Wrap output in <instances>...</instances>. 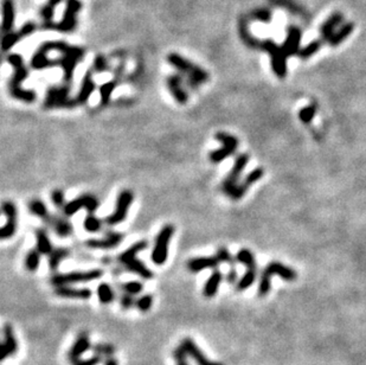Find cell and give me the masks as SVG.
Segmentation results:
<instances>
[{
	"mask_svg": "<svg viewBox=\"0 0 366 365\" xmlns=\"http://www.w3.org/2000/svg\"><path fill=\"white\" fill-rule=\"evenodd\" d=\"M7 59L8 63H11L14 68V74L12 79H11L10 84H8V90H10L11 96L25 103L34 102L37 97L36 93L33 90H25V89L22 88V83L28 77V69L23 63L22 57L18 56V55H11V56H8Z\"/></svg>",
	"mask_w": 366,
	"mask_h": 365,
	"instance_id": "cell-1",
	"label": "cell"
},
{
	"mask_svg": "<svg viewBox=\"0 0 366 365\" xmlns=\"http://www.w3.org/2000/svg\"><path fill=\"white\" fill-rule=\"evenodd\" d=\"M147 246H148V243L146 241H139V242L134 243L133 246H131L127 251L121 253L119 255V262L123 267H126L129 272L139 275L140 278L145 279V280H149V279L153 278V272L145 263L138 260L137 257V255L140 252L145 251Z\"/></svg>",
	"mask_w": 366,
	"mask_h": 365,
	"instance_id": "cell-2",
	"label": "cell"
},
{
	"mask_svg": "<svg viewBox=\"0 0 366 365\" xmlns=\"http://www.w3.org/2000/svg\"><path fill=\"white\" fill-rule=\"evenodd\" d=\"M248 162H249V156L246 153H242L240 156H237L233 164L231 171L227 173L225 179L222 183V191L224 192V195H226L227 197L231 198V199H240V194H238V188H240V178L241 173L243 171L244 168L247 166Z\"/></svg>",
	"mask_w": 366,
	"mask_h": 365,
	"instance_id": "cell-3",
	"label": "cell"
},
{
	"mask_svg": "<svg viewBox=\"0 0 366 365\" xmlns=\"http://www.w3.org/2000/svg\"><path fill=\"white\" fill-rule=\"evenodd\" d=\"M232 256L226 248H221L212 256L193 257L187 262V269L191 273H200L206 269L217 268L221 263H231Z\"/></svg>",
	"mask_w": 366,
	"mask_h": 365,
	"instance_id": "cell-4",
	"label": "cell"
},
{
	"mask_svg": "<svg viewBox=\"0 0 366 365\" xmlns=\"http://www.w3.org/2000/svg\"><path fill=\"white\" fill-rule=\"evenodd\" d=\"M169 62L171 63L173 67H175L178 70H180L181 73L186 74L189 77V84L192 88L198 87L201 83L206 82L209 76L203 69L196 67L195 64H192L191 62H189L187 59L183 58V57L178 56V55H171L169 57Z\"/></svg>",
	"mask_w": 366,
	"mask_h": 365,
	"instance_id": "cell-5",
	"label": "cell"
},
{
	"mask_svg": "<svg viewBox=\"0 0 366 365\" xmlns=\"http://www.w3.org/2000/svg\"><path fill=\"white\" fill-rule=\"evenodd\" d=\"M174 235V226L172 224H166L160 229L159 234L157 235L155 242L152 251L151 258L154 264L161 266L166 262L169 256V244Z\"/></svg>",
	"mask_w": 366,
	"mask_h": 365,
	"instance_id": "cell-6",
	"label": "cell"
},
{
	"mask_svg": "<svg viewBox=\"0 0 366 365\" xmlns=\"http://www.w3.org/2000/svg\"><path fill=\"white\" fill-rule=\"evenodd\" d=\"M103 272L101 269H90L85 272H70L63 273V274H56L51 278L50 282L55 287L59 286H69L73 283L80 282H90V281L99 280L102 278Z\"/></svg>",
	"mask_w": 366,
	"mask_h": 365,
	"instance_id": "cell-7",
	"label": "cell"
},
{
	"mask_svg": "<svg viewBox=\"0 0 366 365\" xmlns=\"http://www.w3.org/2000/svg\"><path fill=\"white\" fill-rule=\"evenodd\" d=\"M215 139L222 142V147L211 151L209 153V160L215 165L220 164L222 162L232 156L238 148V139L236 137L231 136L229 133H224V132H218L216 133Z\"/></svg>",
	"mask_w": 366,
	"mask_h": 365,
	"instance_id": "cell-8",
	"label": "cell"
},
{
	"mask_svg": "<svg viewBox=\"0 0 366 365\" xmlns=\"http://www.w3.org/2000/svg\"><path fill=\"white\" fill-rule=\"evenodd\" d=\"M75 101L70 96V87L63 85V87H51L48 89L47 95L44 99L45 109L55 108H74Z\"/></svg>",
	"mask_w": 366,
	"mask_h": 365,
	"instance_id": "cell-9",
	"label": "cell"
},
{
	"mask_svg": "<svg viewBox=\"0 0 366 365\" xmlns=\"http://www.w3.org/2000/svg\"><path fill=\"white\" fill-rule=\"evenodd\" d=\"M275 274L280 275V277L283 279V280H287V281H293L296 279V273L292 271L290 268H288V267L282 266V264L279 262L270 263L269 266H267L266 268H264L263 273H262L260 288H258V294L262 295V297L266 295L267 293L269 292L270 278Z\"/></svg>",
	"mask_w": 366,
	"mask_h": 365,
	"instance_id": "cell-10",
	"label": "cell"
},
{
	"mask_svg": "<svg viewBox=\"0 0 366 365\" xmlns=\"http://www.w3.org/2000/svg\"><path fill=\"white\" fill-rule=\"evenodd\" d=\"M133 200H134L133 192H132L131 190H122L116 198V203H115L114 211L106 218V223L111 226L117 225V224L122 223L123 221L127 218L128 210L129 208H131Z\"/></svg>",
	"mask_w": 366,
	"mask_h": 365,
	"instance_id": "cell-11",
	"label": "cell"
},
{
	"mask_svg": "<svg viewBox=\"0 0 366 365\" xmlns=\"http://www.w3.org/2000/svg\"><path fill=\"white\" fill-rule=\"evenodd\" d=\"M99 208V198L91 194H85L65 204L64 208H63V214H64L65 217H71L76 212H79L81 209H85L88 214H95V211Z\"/></svg>",
	"mask_w": 366,
	"mask_h": 365,
	"instance_id": "cell-12",
	"label": "cell"
},
{
	"mask_svg": "<svg viewBox=\"0 0 366 365\" xmlns=\"http://www.w3.org/2000/svg\"><path fill=\"white\" fill-rule=\"evenodd\" d=\"M262 48L268 51L272 57V67L273 70L279 77H284L287 74V64H286V54L283 53L282 48L278 47L275 43L268 39V41L262 43Z\"/></svg>",
	"mask_w": 366,
	"mask_h": 365,
	"instance_id": "cell-13",
	"label": "cell"
},
{
	"mask_svg": "<svg viewBox=\"0 0 366 365\" xmlns=\"http://www.w3.org/2000/svg\"><path fill=\"white\" fill-rule=\"evenodd\" d=\"M2 214L6 217V223L0 229V238L1 240H7L14 236L17 231V221H18V211L17 206L12 202L6 200L1 205Z\"/></svg>",
	"mask_w": 366,
	"mask_h": 365,
	"instance_id": "cell-14",
	"label": "cell"
},
{
	"mask_svg": "<svg viewBox=\"0 0 366 365\" xmlns=\"http://www.w3.org/2000/svg\"><path fill=\"white\" fill-rule=\"evenodd\" d=\"M123 235L116 231H108L101 238H89L85 241V246L90 249H100V251H108L117 247L122 242Z\"/></svg>",
	"mask_w": 366,
	"mask_h": 365,
	"instance_id": "cell-15",
	"label": "cell"
},
{
	"mask_svg": "<svg viewBox=\"0 0 366 365\" xmlns=\"http://www.w3.org/2000/svg\"><path fill=\"white\" fill-rule=\"evenodd\" d=\"M180 346L183 347V350L186 352V355L196 362L197 365H223L222 363H217V362H212L210 361V359H207L192 339H184V340L181 341Z\"/></svg>",
	"mask_w": 366,
	"mask_h": 365,
	"instance_id": "cell-16",
	"label": "cell"
},
{
	"mask_svg": "<svg viewBox=\"0 0 366 365\" xmlns=\"http://www.w3.org/2000/svg\"><path fill=\"white\" fill-rule=\"evenodd\" d=\"M167 88L173 99L180 105H185L189 101V94L183 85V79L179 75H172L167 79Z\"/></svg>",
	"mask_w": 366,
	"mask_h": 365,
	"instance_id": "cell-17",
	"label": "cell"
},
{
	"mask_svg": "<svg viewBox=\"0 0 366 365\" xmlns=\"http://www.w3.org/2000/svg\"><path fill=\"white\" fill-rule=\"evenodd\" d=\"M300 42H301V30L296 27H290L288 28L287 38L282 45V50L286 54V56L298 54L300 51Z\"/></svg>",
	"mask_w": 366,
	"mask_h": 365,
	"instance_id": "cell-18",
	"label": "cell"
},
{
	"mask_svg": "<svg viewBox=\"0 0 366 365\" xmlns=\"http://www.w3.org/2000/svg\"><path fill=\"white\" fill-rule=\"evenodd\" d=\"M2 332H4L5 339L1 343L0 351H1V361H4L5 358L10 357L13 353H16L17 349H18V344H17L16 338H14L12 326L10 324L5 325Z\"/></svg>",
	"mask_w": 366,
	"mask_h": 365,
	"instance_id": "cell-19",
	"label": "cell"
},
{
	"mask_svg": "<svg viewBox=\"0 0 366 365\" xmlns=\"http://www.w3.org/2000/svg\"><path fill=\"white\" fill-rule=\"evenodd\" d=\"M56 295L65 299H79V300H88L93 295V292L89 288H74L69 286H59L55 289Z\"/></svg>",
	"mask_w": 366,
	"mask_h": 365,
	"instance_id": "cell-20",
	"label": "cell"
},
{
	"mask_svg": "<svg viewBox=\"0 0 366 365\" xmlns=\"http://www.w3.org/2000/svg\"><path fill=\"white\" fill-rule=\"evenodd\" d=\"M94 90H95V83L93 81V79H91L90 73H87L85 74L84 79H83L82 84H81L79 94L76 95V97H74L75 106L84 105L85 102H88L89 97L91 96V94L94 93Z\"/></svg>",
	"mask_w": 366,
	"mask_h": 365,
	"instance_id": "cell-21",
	"label": "cell"
},
{
	"mask_svg": "<svg viewBox=\"0 0 366 365\" xmlns=\"http://www.w3.org/2000/svg\"><path fill=\"white\" fill-rule=\"evenodd\" d=\"M48 224H50L53 226L55 234L59 237H68L70 236L71 234L74 232V226L71 224L70 221H68L67 218L64 217H51L50 222Z\"/></svg>",
	"mask_w": 366,
	"mask_h": 365,
	"instance_id": "cell-22",
	"label": "cell"
},
{
	"mask_svg": "<svg viewBox=\"0 0 366 365\" xmlns=\"http://www.w3.org/2000/svg\"><path fill=\"white\" fill-rule=\"evenodd\" d=\"M344 21V16L341 13L337 12L333 13L330 18L327 19L326 22L322 24L321 28H320V32H321V39L324 42H328V39L331 38V36L334 33V28H336L338 25Z\"/></svg>",
	"mask_w": 366,
	"mask_h": 365,
	"instance_id": "cell-23",
	"label": "cell"
},
{
	"mask_svg": "<svg viewBox=\"0 0 366 365\" xmlns=\"http://www.w3.org/2000/svg\"><path fill=\"white\" fill-rule=\"evenodd\" d=\"M36 249L42 255H50L54 252L53 243L45 229H38L36 231Z\"/></svg>",
	"mask_w": 366,
	"mask_h": 365,
	"instance_id": "cell-24",
	"label": "cell"
},
{
	"mask_svg": "<svg viewBox=\"0 0 366 365\" xmlns=\"http://www.w3.org/2000/svg\"><path fill=\"white\" fill-rule=\"evenodd\" d=\"M223 280V274L220 271H213L210 278L207 279L204 286V295L206 298H212L217 294L220 284Z\"/></svg>",
	"mask_w": 366,
	"mask_h": 365,
	"instance_id": "cell-25",
	"label": "cell"
},
{
	"mask_svg": "<svg viewBox=\"0 0 366 365\" xmlns=\"http://www.w3.org/2000/svg\"><path fill=\"white\" fill-rule=\"evenodd\" d=\"M28 212H30L31 215H33V216L40 218V220H43L44 222H47V223L50 222L51 217H53L50 214H49L47 205H45L44 202H43V200H40V199L31 200V202L28 204Z\"/></svg>",
	"mask_w": 366,
	"mask_h": 365,
	"instance_id": "cell-26",
	"label": "cell"
},
{
	"mask_svg": "<svg viewBox=\"0 0 366 365\" xmlns=\"http://www.w3.org/2000/svg\"><path fill=\"white\" fill-rule=\"evenodd\" d=\"M353 28L354 24L352 22L345 23V24L339 28V31H337V32H334L332 36H331V38L328 39V44H330L331 47H337V45H339L345 38H347V37L352 33Z\"/></svg>",
	"mask_w": 366,
	"mask_h": 365,
	"instance_id": "cell-27",
	"label": "cell"
},
{
	"mask_svg": "<svg viewBox=\"0 0 366 365\" xmlns=\"http://www.w3.org/2000/svg\"><path fill=\"white\" fill-rule=\"evenodd\" d=\"M89 349H90V341H89V338L87 336H81V337L75 341L73 347H71L70 352H69V358H70V361L80 358L81 356H82L85 351H88Z\"/></svg>",
	"mask_w": 366,
	"mask_h": 365,
	"instance_id": "cell-28",
	"label": "cell"
},
{
	"mask_svg": "<svg viewBox=\"0 0 366 365\" xmlns=\"http://www.w3.org/2000/svg\"><path fill=\"white\" fill-rule=\"evenodd\" d=\"M262 176H263V169L262 168H256L253 171L250 172L248 174L246 179L243 180V183L240 184V188H238V194H240V199L242 197L246 195V192L248 191V189L253 185V183H256L257 180H260Z\"/></svg>",
	"mask_w": 366,
	"mask_h": 365,
	"instance_id": "cell-29",
	"label": "cell"
},
{
	"mask_svg": "<svg viewBox=\"0 0 366 365\" xmlns=\"http://www.w3.org/2000/svg\"><path fill=\"white\" fill-rule=\"evenodd\" d=\"M70 255V251L68 248H56L49 255V267L53 271H56L59 264Z\"/></svg>",
	"mask_w": 366,
	"mask_h": 365,
	"instance_id": "cell-30",
	"label": "cell"
},
{
	"mask_svg": "<svg viewBox=\"0 0 366 365\" xmlns=\"http://www.w3.org/2000/svg\"><path fill=\"white\" fill-rule=\"evenodd\" d=\"M103 223L102 221L100 220L99 217L95 216L94 214H88L85 216L84 221H83V228L87 232H90V234H96L99 232L101 229H102Z\"/></svg>",
	"mask_w": 366,
	"mask_h": 365,
	"instance_id": "cell-31",
	"label": "cell"
},
{
	"mask_svg": "<svg viewBox=\"0 0 366 365\" xmlns=\"http://www.w3.org/2000/svg\"><path fill=\"white\" fill-rule=\"evenodd\" d=\"M97 297H99V300L101 304H111L112 301L114 300L115 298V293L113 291V288L111 287V284L102 282L99 284L97 287Z\"/></svg>",
	"mask_w": 366,
	"mask_h": 365,
	"instance_id": "cell-32",
	"label": "cell"
},
{
	"mask_svg": "<svg viewBox=\"0 0 366 365\" xmlns=\"http://www.w3.org/2000/svg\"><path fill=\"white\" fill-rule=\"evenodd\" d=\"M40 256H42V254H40L37 249H34V251H30L28 253L24 260V266H25V268H27V271L36 272L37 269L39 268L40 258H42Z\"/></svg>",
	"mask_w": 366,
	"mask_h": 365,
	"instance_id": "cell-33",
	"label": "cell"
},
{
	"mask_svg": "<svg viewBox=\"0 0 366 365\" xmlns=\"http://www.w3.org/2000/svg\"><path fill=\"white\" fill-rule=\"evenodd\" d=\"M324 43L325 42L322 41L321 38L315 39V41L310 42V44L306 45V47H305L304 49H301V50H300L298 53V55L300 57H301V58H304V59L310 58V57L313 56L314 54L318 53V51L320 50V48H321V45L324 44Z\"/></svg>",
	"mask_w": 366,
	"mask_h": 365,
	"instance_id": "cell-34",
	"label": "cell"
},
{
	"mask_svg": "<svg viewBox=\"0 0 366 365\" xmlns=\"http://www.w3.org/2000/svg\"><path fill=\"white\" fill-rule=\"evenodd\" d=\"M256 273H257V268H248L246 274L240 279L237 283V289L238 291H244V289L249 288L250 286L253 283L256 279Z\"/></svg>",
	"mask_w": 366,
	"mask_h": 365,
	"instance_id": "cell-35",
	"label": "cell"
},
{
	"mask_svg": "<svg viewBox=\"0 0 366 365\" xmlns=\"http://www.w3.org/2000/svg\"><path fill=\"white\" fill-rule=\"evenodd\" d=\"M236 261L244 264L247 268H257L253 253L248 251V249H242V251L238 252L237 255H236Z\"/></svg>",
	"mask_w": 366,
	"mask_h": 365,
	"instance_id": "cell-36",
	"label": "cell"
},
{
	"mask_svg": "<svg viewBox=\"0 0 366 365\" xmlns=\"http://www.w3.org/2000/svg\"><path fill=\"white\" fill-rule=\"evenodd\" d=\"M116 83L115 82H107L105 84L101 85L100 88V97H101V105L106 106L108 105L109 100H111L112 93L114 91Z\"/></svg>",
	"mask_w": 366,
	"mask_h": 365,
	"instance_id": "cell-37",
	"label": "cell"
},
{
	"mask_svg": "<svg viewBox=\"0 0 366 365\" xmlns=\"http://www.w3.org/2000/svg\"><path fill=\"white\" fill-rule=\"evenodd\" d=\"M121 288H122L127 294L137 295L142 292L143 286H142V283L139 282V281H128V282L123 283L122 286H121Z\"/></svg>",
	"mask_w": 366,
	"mask_h": 365,
	"instance_id": "cell-38",
	"label": "cell"
},
{
	"mask_svg": "<svg viewBox=\"0 0 366 365\" xmlns=\"http://www.w3.org/2000/svg\"><path fill=\"white\" fill-rule=\"evenodd\" d=\"M137 307L138 309L141 312H147L151 309L152 305H153V297L149 294H145L142 295V297H140L139 299L137 300Z\"/></svg>",
	"mask_w": 366,
	"mask_h": 365,
	"instance_id": "cell-39",
	"label": "cell"
},
{
	"mask_svg": "<svg viewBox=\"0 0 366 365\" xmlns=\"http://www.w3.org/2000/svg\"><path fill=\"white\" fill-rule=\"evenodd\" d=\"M51 200H53V204L57 208H64L65 203V197H64V192L62 190L56 189L51 192Z\"/></svg>",
	"mask_w": 366,
	"mask_h": 365,
	"instance_id": "cell-40",
	"label": "cell"
},
{
	"mask_svg": "<svg viewBox=\"0 0 366 365\" xmlns=\"http://www.w3.org/2000/svg\"><path fill=\"white\" fill-rule=\"evenodd\" d=\"M187 357H189V356H187L186 352L184 351L183 347L179 346L178 349H175L174 358H175V363H177V365H190L189 363H187Z\"/></svg>",
	"mask_w": 366,
	"mask_h": 365,
	"instance_id": "cell-41",
	"label": "cell"
},
{
	"mask_svg": "<svg viewBox=\"0 0 366 365\" xmlns=\"http://www.w3.org/2000/svg\"><path fill=\"white\" fill-rule=\"evenodd\" d=\"M101 362L100 357H93L89 359H81V358H76L71 361L73 365H97Z\"/></svg>",
	"mask_w": 366,
	"mask_h": 365,
	"instance_id": "cell-42",
	"label": "cell"
},
{
	"mask_svg": "<svg viewBox=\"0 0 366 365\" xmlns=\"http://www.w3.org/2000/svg\"><path fill=\"white\" fill-rule=\"evenodd\" d=\"M133 304H134L133 295L127 294V293H126L125 295H122V297H121V306H122L123 309H129V307L133 306Z\"/></svg>",
	"mask_w": 366,
	"mask_h": 365,
	"instance_id": "cell-43",
	"label": "cell"
},
{
	"mask_svg": "<svg viewBox=\"0 0 366 365\" xmlns=\"http://www.w3.org/2000/svg\"><path fill=\"white\" fill-rule=\"evenodd\" d=\"M314 113H315V108L308 107L306 109H304V111L300 113V115H301V119L304 120V121H310V120L313 117Z\"/></svg>",
	"mask_w": 366,
	"mask_h": 365,
	"instance_id": "cell-44",
	"label": "cell"
},
{
	"mask_svg": "<svg viewBox=\"0 0 366 365\" xmlns=\"http://www.w3.org/2000/svg\"><path fill=\"white\" fill-rule=\"evenodd\" d=\"M107 68L108 67H107V62L105 61V58H102V57L96 58V61H95V70H96L97 73H102V71L108 70Z\"/></svg>",
	"mask_w": 366,
	"mask_h": 365,
	"instance_id": "cell-45",
	"label": "cell"
},
{
	"mask_svg": "<svg viewBox=\"0 0 366 365\" xmlns=\"http://www.w3.org/2000/svg\"><path fill=\"white\" fill-rule=\"evenodd\" d=\"M255 17L262 22H269L272 14H270V12L268 10H260L255 13Z\"/></svg>",
	"mask_w": 366,
	"mask_h": 365,
	"instance_id": "cell-46",
	"label": "cell"
},
{
	"mask_svg": "<svg viewBox=\"0 0 366 365\" xmlns=\"http://www.w3.org/2000/svg\"><path fill=\"white\" fill-rule=\"evenodd\" d=\"M226 280L229 281V282H231V283H233L236 280H237V273H236L235 269H231V271L227 273Z\"/></svg>",
	"mask_w": 366,
	"mask_h": 365,
	"instance_id": "cell-47",
	"label": "cell"
},
{
	"mask_svg": "<svg viewBox=\"0 0 366 365\" xmlns=\"http://www.w3.org/2000/svg\"><path fill=\"white\" fill-rule=\"evenodd\" d=\"M105 365H117V362H116V359L112 358V359H108V361L106 362Z\"/></svg>",
	"mask_w": 366,
	"mask_h": 365,
	"instance_id": "cell-48",
	"label": "cell"
}]
</instances>
